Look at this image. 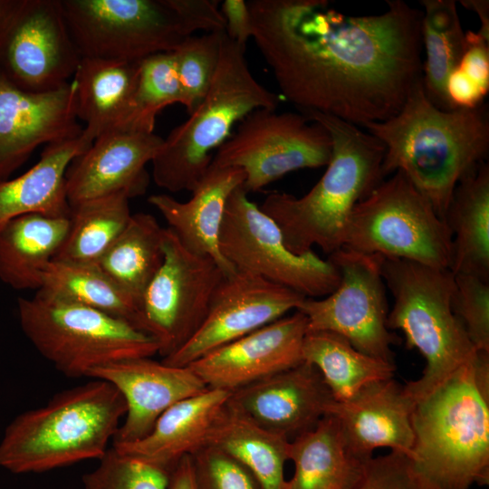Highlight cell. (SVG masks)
<instances>
[{"instance_id":"cell-1","label":"cell","mask_w":489,"mask_h":489,"mask_svg":"<svg viewBox=\"0 0 489 489\" xmlns=\"http://www.w3.org/2000/svg\"><path fill=\"white\" fill-rule=\"evenodd\" d=\"M347 15L325 0H252L253 39L283 96L302 114L364 127L403 106L422 79V11L387 1Z\"/></svg>"},{"instance_id":"cell-2","label":"cell","mask_w":489,"mask_h":489,"mask_svg":"<svg viewBox=\"0 0 489 489\" xmlns=\"http://www.w3.org/2000/svg\"><path fill=\"white\" fill-rule=\"evenodd\" d=\"M363 128L385 148L384 178L402 172L443 219L459 180L489 150L485 105L441 110L427 99L422 79L395 115Z\"/></svg>"},{"instance_id":"cell-3","label":"cell","mask_w":489,"mask_h":489,"mask_svg":"<svg viewBox=\"0 0 489 489\" xmlns=\"http://www.w3.org/2000/svg\"><path fill=\"white\" fill-rule=\"evenodd\" d=\"M328 131L331 156L320 180L304 196L269 194L259 208L278 225L287 248L302 254L318 246L328 255L343 245L354 206L383 179V144L355 124L333 116L304 113Z\"/></svg>"},{"instance_id":"cell-4","label":"cell","mask_w":489,"mask_h":489,"mask_svg":"<svg viewBox=\"0 0 489 489\" xmlns=\"http://www.w3.org/2000/svg\"><path fill=\"white\" fill-rule=\"evenodd\" d=\"M411 461L441 489L489 484V353L416 401Z\"/></svg>"},{"instance_id":"cell-5","label":"cell","mask_w":489,"mask_h":489,"mask_svg":"<svg viewBox=\"0 0 489 489\" xmlns=\"http://www.w3.org/2000/svg\"><path fill=\"white\" fill-rule=\"evenodd\" d=\"M127 410L120 392L95 379L22 413L0 442V466L14 474L43 473L101 459Z\"/></svg>"},{"instance_id":"cell-6","label":"cell","mask_w":489,"mask_h":489,"mask_svg":"<svg viewBox=\"0 0 489 489\" xmlns=\"http://www.w3.org/2000/svg\"><path fill=\"white\" fill-rule=\"evenodd\" d=\"M82 58L139 62L197 32L224 31L214 0H60Z\"/></svg>"},{"instance_id":"cell-7","label":"cell","mask_w":489,"mask_h":489,"mask_svg":"<svg viewBox=\"0 0 489 489\" xmlns=\"http://www.w3.org/2000/svg\"><path fill=\"white\" fill-rule=\"evenodd\" d=\"M246 47L224 34L211 85L197 107L174 128L151 161L155 184L168 192H191L235 123L258 109L276 110L280 97L251 72Z\"/></svg>"},{"instance_id":"cell-8","label":"cell","mask_w":489,"mask_h":489,"mask_svg":"<svg viewBox=\"0 0 489 489\" xmlns=\"http://www.w3.org/2000/svg\"><path fill=\"white\" fill-rule=\"evenodd\" d=\"M380 269L394 298L387 326L401 331L407 347L417 349L426 360L422 376L404 385L417 401L471 360L477 350L452 310L455 275L449 269L381 255Z\"/></svg>"},{"instance_id":"cell-9","label":"cell","mask_w":489,"mask_h":489,"mask_svg":"<svg viewBox=\"0 0 489 489\" xmlns=\"http://www.w3.org/2000/svg\"><path fill=\"white\" fill-rule=\"evenodd\" d=\"M20 325L38 352L68 378L87 377L98 367L158 354L149 334L105 312L37 291L19 298Z\"/></svg>"},{"instance_id":"cell-10","label":"cell","mask_w":489,"mask_h":489,"mask_svg":"<svg viewBox=\"0 0 489 489\" xmlns=\"http://www.w3.org/2000/svg\"><path fill=\"white\" fill-rule=\"evenodd\" d=\"M342 247L449 269L452 235L430 201L396 171L354 206Z\"/></svg>"},{"instance_id":"cell-11","label":"cell","mask_w":489,"mask_h":489,"mask_svg":"<svg viewBox=\"0 0 489 489\" xmlns=\"http://www.w3.org/2000/svg\"><path fill=\"white\" fill-rule=\"evenodd\" d=\"M222 255L235 269L258 275L306 298L319 299L339 285L340 273L313 250L291 252L276 223L250 201L242 186L228 197L219 234Z\"/></svg>"},{"instance_id":"cell-12","label":"cell","mask_w":489,"mask_h":489,"mask_svg":"<svg viewBox=\"0 0 489 489\" xmlns=\"http://www.w3.org/2000/svg\"><path fill=\"white\" fill-rule=\"evenodd\" d=\"M331 149L326 129L302 113L258 109L239 122L210 166L242 169L248 194L290 172L327 166Z\"/></svg>"},{"instance_id":"cell-13","label":"cell","mask_w":489,"mask_h":489,"mask_svg":"<svg viewBox=\"0 0 489 489\" xmlns=\"http://www.w3.org/2000/svg\"><path fill=\"white\" fill-rule=\"evenodd\" d=\"M328 259L340 273L338 287L325 297L305 298L298 311L307 318L308 331H330L356 350L393 362L391 346L398 337L387 326L388 304L380 255L344 247Z\"/></svg>"},{"instance_id":"cell-14","label":"cell","mask_w":489,"mask_h":489,"mask_svg":"<svg viewBox=\"0 0 489 489\" xmlns=\"http://www.w3.org/2000/svg\"><path fill=\"white\" fill-rule=\"evenodd\" d=\"M82 57L60 0H5L0 14V72L31 92L71 82Z\"/></svg>"},{"instance_id":"cell-15","label":"cell","mask_w":489,"mask_h":489,"mask_svg":"<svg viewBox=\"0 0 489 489\" xmlns=\"http://www.w3.org/2000/svg\"><path fill=\"white\" fill-rule=\"evenodd\" d=\"M164 259L139 301L140 329L152 336L163 358L178 350L205 319L226 275L208 255L184 246L164 229Z\"/></svg>"},{"instance_id":"cell-16","label":"cell","mask_w":489,"mask_h":489,"mask_svg":"<svg viewBox=\"0 0 489 489\" xmlns=\"http://www.w3.org/2000/svg\"><path fill=\"white\" fill-rule=\"evenodd\" d=\"M305 298L258 275L235 269L219 283L197 330L161 361L187 367L210 351L296 311Z\"/></svg>"},{"instance_id":"cell-17","label":"cell","mask_w":489,"mask_h":489,"mask_svg":"<svg viewBox=\"0 0 489 489\" xmlns=\"http://www.w3.org/2000/svg\"><path fill=\"white\" fill-rule=\"evenodd\" d=\"M76 84L47 92L24 91L0 72V181L8 179L41 145L82 135Z\"/></svg>"},{"instance_id":"cell-18","label":"cell","mask_w":489,"mask_h":489,"mask_svg":"<svg viewBox=\"0 0 489 489\" xmlns=\"http://www.w3.org/2000/svg\"><path fill=\"white\" fill-rule=\"evenodd\" d=\"M306 316L296 310L219 347L188 367L210 388L233 392L303 361Z\"/></svg>"},{"instance_id":"cell-19","label":"cell","mask_w":489,"mask_h":489,"mask_svg":"<svg viewBox=\"0 0 489 489\" xmlns=\"http://www.w3.org/2000/svg\"><path fill=\"white\" fill-rule=\"evenodd\" d=\"M334 401L318 369L303 360L231 392L228 404L264 429L292 441L314 428Z\"/></svg>"},{"instance_id":"cell-20","label":"cell","mask_w":489,"mask_h":489,"mask_svg":"<svg viewBox=\"0 0 489 489\" xmlns=\"http://www.w3.org/2000/svg\"><path fill=\"white\" fill-rule=\"evenodd\" d=\"M163 142L153 133L107 131L70 163L66 192L70 206L114 194L129 199L143 195L149 184L146 169Z\"/></svg>"},{"instance_id":"cell-21","label":"cell","mask_w":489,"mask_h":489,"mask_svg":"<svg viewBox=\"0 0 489 489\" xmlns=\"http://www.w3.org/2000/svg\"><path fill=\"white\" fill-rule=\"evenodd\" d=\"M87 377L110 382L125 400L124 421L113 443L144 437L168 408L208 388L188 366H170L151 357L109 363L91 369Z\"/></svg>"},{"instance_id":"cell-22","label":"cell","mask_w":489,"mask_h":489,"mask_svg":"<svg viewBox=\"0 0 489 489\" xmlns=\"http://www.w3.org/2000/svg\"><path fill=\"white\" fill-rule=\"evenodd\" d=\"M415 405L405 386L392 378L369 384L349 400L334 401L329 414L338 419L348 444L362 460L373 457L379 447L410 458Z\"/></svg>"},{"instance_id":"cell-23","label":"cell","mask_w":489,"mask_h":489,"mask_svg":"<svg viewBox=\"0 0 489 489\" xmlns=\"http://www.w3.org/2000/svg\"><path fill=\"white\" fill-rule=\"evenodd\" d=\"M230 394L208 388L168 408L144 437L113 443L112 447L121 455L170 472L182 457L210 446Z\"/></svg>"},{"instance_id":"cell-24","label":"cell","mask_w":489,"mask_h":489,"mask_svg":"<svg viewBox=\"0 0 489 489\" xmlns=\"http://www.w3.org/2000/svg\"><path fill=\"white\" fill-rule=\"evenodd\" d=\"M244 181L242 169L209 166L187 202L168 194L152 195L148 202L163 216L181 244L190 251L213 258L225 274L235 268L222 255L219 234L231 193Z\"/></svg>"},{"instance_id":"cell-25","label":"cell","mask_w":489,"mask_h":489,"mask_svg":"<svg viewBox=\"0 0 489 489\" xmlns=\"http://www.w3.org/2000/svg\"><path fill=\"white\" fill-rule=\"evenodd\" d=\"M91 144L82 133L45 145L31 168L14 178L0 181V230L11 220L28 214L69 216L66 170Z\"/></svg>"},{"instance_id":"cell-26","label":"cell","mask_w":489,"mask_h":489,"mask_svg":"<svg viewBox=\"0 0 489 489\" xmlns=\"http://www.w3.org/2000/svg\"><path fill=\"white\" fill-rule=\"evenodd\" d=\"M444 220L452 235L449 270L489 282V165L485 161L459 180Z\"/></svg>"},{"instance_id":"cell-27","label":"cell","mask_w":489,"mask_h":489,"mask_svg":"<svg viewBox=\"0 0 489 489\" xmlns=\"http://www.w3.org/2000/svg\"><path fill=\"white\" fill-rule=\"evenodd\" d=\"M289 460L294 471L284 489H352L369 461L353 452L331 414L290 441Z\"/></svg>"},{"instance_id":"cell-28","label":"cell","mask_w":489,"mask_h":489,"mask_svg":"<svg viewBox=\"0 0 489 489\" xmlns=\"http://www.w3.org/2000/svg\"><path fill=\"white\" fill-rule=\"evenodd\" d=\"M69 216L28 214L0 230V281L14 290H40L43 273L69 229Z\"/></svg>"},{"instance_id":"cell-29","label":"cell","mask_w":489,"mask_h":489,"mask_svg":"<svg viewBox=\"0 0 489 489\" xmlns=\"http://www.w3.org/2000/svg\"><path fill=\"white\" fill-rule=\"evenodd\" d=\"M139 62L111 59H81L73 74L78 120L84 122L82 135L92 143L111 130L134 90Z\"/></svg>"},{"instance_id":"cell-30","label":"cell","mask_w":489,"mask_h":489,"mask_svg":"<svg viewBox=\"0 0 489 489\" xmlns=\"http://www.w3.org/2000/svg\"><path fill=\"white\" fill-rule=\"evenodd\" d=\"M302 355L318 369L337 402L350 399L370 383L392 379L396 370L393 362L362 353L330 331H307Z\"/></svg>"},{"instance_id":"cell-31","label":"cell","mask_w":489,"mask_h":489,"mask_svg":"<svg viewBox=\"0 0 489 489\" xmlns=\"http://www.w3.org/2000/svg\"><path fill=\"white\" fill-rule=\"evenodd\" d=\"M164 229L148 213L132 214L97 265L139 303L164 259Z\"/></svg>"},{"instance_id":"cell-32","label":"cell","mask_w":489,"mask_h":489,"mask_svg":"<svg viewBox=\"0 0 489 489\" xmlns=\"http://www.w3.org/2000/svg\"><path fill=\"white\" fill-rule=\"evenodd\" d=\"M210 446L245 466L264 489H284V465L290 440L269 432L232 408H226L216 427Z\"/></svg>"},{"instance_id":"cell-33","label":"cell","mask_w":489,"mask_h":489,"mask_svg":"<svg viewBox=\"0 0 489 489\" xmlns=\"http://www.w3.org/2000/svg\"><path fill=\"white\" fill-rule=\"evenodd\" d=\"M38 291L124 320L141 331L138 302L97 264L53 260L43 273Z\"/></svg>"},{"instance_id":"cell-34","label":"cell","mask_w":489,"mask_h":489,"mask_svg":"<svg viewBox=\"0 0 489 489\" xmlns=\"http://www.w3.org/2000/svg\"><path fill=\"white\" fill-rule=\"evenodd\" d=\"M421 20L422 84L427 99L444 110L452 109L446 91L448 76L465 48L464 32L454 0H423Z\"/></svg>"},{"instance_id":"cell-35","label":"cell","mask_w":489,"mask_h":489,"mask_svg":"<svg viewBox=\"0 0 489 489\" xmlns=\"http://www.w3.org/2000/svg\"><path fill=\"white\" fill-rule=\"evenodd\" d=\"M131 215L129 198L123 194L71 206L69 229L53 260L97 264Z\"/></svg>"},{"instance_id":"cell-36","label":"cell","mask_w":489,"mask_h":489,"mask_svg":"<svg viewBox=\"0 0 489 489\" xmlns=\"http://www.w3.org/2000/svg\"><path fill=\"white\" fill-rule=\"evenodd\" d=\"M174 103H180L174 53L149 56L140 61L134 90L111 130L153 133L158 114Z\"/></svg>"},{"instance_id":"cell-37","label":"cell","mask_w":489,"mask_h":489,"mask_svg":"<svg viewBox=\"0 0 489 489\" xmlns=\"http://www.w3.org/2000/svg\"><path fill=\"white\" fill-rule=\"evenodd\" d=\"M224 31L187 38L173 53L180 104L190 114L206 96L218 65Z\"/></svg>"},{"instance_id":"cell-38","label":"cell","mask_w":489,"mask_h":489,"mask_svg":"<svg viewBox=\"0 0 489 489\" xmlns=\"http://www.w3.org/2000/svg\"><path fill=\"white\" fill-rule=\"evenodd\" d=\"M489 90V34L465 33L463 55L447 78L446 91L453 109H473L484 104Z\"/></svg>"},{"instance_id":"cell-39","label":"cell","mask_w":489,"mask_h":489,"mask_svg":"<svg viewBox=\"0 0 489 489\" xmlns=\"http://www.w3.org/2000/svg\"><path fill=\"white\" fill-rule=\"evenodd\" d=\"M169 472L121 455L113 447L82 476L83 489H166Z\"/></svg>"},{"instance_id":"cell-40","label":"cell","mask_w":489,"mask_h":489,"mask_svg":"<svg viewBox=\"0 0 489 489\" xmlns=\"http://www.w3.org/2000/svg\"><path fill=\"white\" fill-rule=\"evenodd\" d=\"M452 310L477 351L489 353V282L454 274Z\"/></svg>"},{"instance_id":"cell-41","label":"cell","mask_w":489,"mask_h":489,"mask_svg":"<svg viewBox=\"0 0 489 489\" xmlns=\"http://www.w3.org/2000/svg\"><path fill=\"white\" fill-rule=\"evenodd\" d=\"M191 457L197 489H264L245 466L216 446H206Z\"/></svg>"},{"instance_id":"cell-42","label":"cell","mask_w":489,"mask_h":489,"mask_svg":"<svg viewBox=\"0 0 489 489\" xmlns=\"http://www.w3.org/2000/svg\"><path fill=\"white\" fill-rule=\"evenodd\" d=\"M352 489H441L422 473L404 454L391 451L371 457Z\"/></svg>"},{"instance_id":"cell-43","label":"cell","mask_w":489,"mask_h":489,"mask_svg":"<svg viewBox=\"0 0 489 489\" xmlns=\"http://www.w3.org/2000/svg\"><path fill=\"white\" fill-rule=\"evenodd\" d=\"M220 11L225 21L226 35L241 46L246 47L253 38L254 26L247 2L244 0H225Z\"/></svg>"},{"instance_id":"cell-44","label":"cell","mask_w":489,"mask_h":489,"mask_svg":"<svg viewBox=\"0 0 489 489\" xmlns=\"http://www.w3.org/2000/svg\"><path fill=\"white\" fill-rule=\"evenodd\" d=\"M166 489H197L191 455L182 457L170 470Z\"/></svg>"},{"instance_id":"cell-45","label":"cell","mask_w":489,"mask_h":489,"mask_svg":"<svg viewBox=\"0 0 489 489\" xmlns=\"http://www.w3.org/2000/svg\"><path fill=\"white\" fill-rule=\"evenodd\" d=\"M462 5L466 8L474 11L480 18V31L489 34V5L486 0H467L461 1Z\"/></svg>"},{"instance_id":"cell-46","label":"cell","mask_w":489,"mask_h":489,"mask_svg":"<svg viewBox=\"0 0 489 489\" xmlns=\"http://www.w3.org/2000/svg\"><path fill=\"white\" fill-rule=\"evenodd\" d=\"M5 0H0V14H1L2 11H3L4 5H5Z\"/></svg>"}]
</instances>
